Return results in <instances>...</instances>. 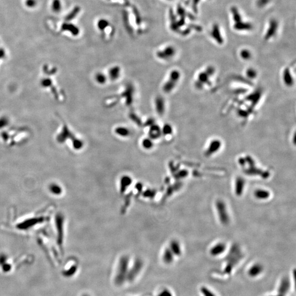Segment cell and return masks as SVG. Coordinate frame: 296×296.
I'll return each mask as SVG.
<instances>
[{
	"label": "cell",
	"mask_w": 296,
	"mask_h": 296,
	"mask_svg": "<svg viewBox=\"0 0 296 296\" xmlns=\"http://www.w3.org/2000/svg\"><path fill=\"white\" fill-rule=\"evenodd\" d=\"M181 77L180 71L178 70L171 71L169 75L168 80L165 82L162 86V91L165 93H170L178 84Z\"/></svg>",
	"instance_id": "6da1fadb"
},
{
	"label": "cell",
	"mask_w": 296,
	"mask_h": 296,
	"mask_svg": "<svg viewBox=\"0 0 296 296\" xmlns=\"http://www.w3.org/2000/svg\"><path fill=\"white\" fill-rule=\"evenodd\" d=\"M128 270V258L122 257L120 260L115 282L117 285L122 284L127 278Z\"/></svg>",
	"instance_id": "7a4b0ae2"
},
{
	"label": "cell",
	"mask_w": 296,
	"mask_h": 296,
	"mask_svg": "<svg viewBox=\"0 0 296 296\" xmlns=\"http://www.w3.org/2000/svg\"><path fill=\"white\" fill-rule=\"evenodd\" d=\"M216 206L221 222L224 224L228 223L229 222V216L225 203L223 201L219 200L217 202Z\"/></svg>",
	"instance_id": "3957f363"
},
{
	"label": "cell",
	"mask_w": 296,
	"mask_h": 296,
	"mask_svg": "<svg viewBox=\"0 0 296 296\" xmlns=\"http://www.w3.org/2000/svg\"><path fill=\"white\" fill-rule=\"evenodd\" d=\"M213 72H214V70L209 68L207 70H206L205 71L201 72L198 74L197 78L198 80L196 81V83H197L196 84H198V87L202 88L205 84H207L208 81L210 80L211 76L213 74Z\"/></svg>",
	"instance_id": "277c9868"
},
{
	"label": "cell",
	"mask_w": 296,
	"mask_h": 296,
	"mask_svg": "<svg viewBox=\"0 0 296 296\" xmlns=\"http://www.w3.org/2000/svg\"><path fill=\"white\" fill-rule=\"evenodd\" d=\"M64 218L61 214H58L55 218V224L58 234V242L62 245L63 239V228H64Z\"/></svg>",
	"instance_id": "5b68a950"
},
{
	"label": "cell",
	"mask_w": 296,
	"mask_h": 296,
	"mask_svg": "<svg viewBox=\"0 0 296 296\" xmlns=\"http://www.w3.org/2000/svg\"><path fill=\"white\" fill-rule=\"evenodd\" d=\"M175 54V50L172 47H167L164 50H159L156 53V56L158 58L164 60H168L173 58Z\"/></svg>",
	"instance_id": "8992f818"
},
{
	"label": "cell",
	"mask_w": 296,
	"mask_h": 296,
	"mask_svg": "<svg viewBox=\"0 0 296 296\" xmlns=\"http://www.w3.org/2000/svg\"><path fill=\"white\" fill-rule=\"evenodd\" d=\"M219 140L214 139L210 142L208 146H207L206 150L205 151V155L206 156H211L215 153L218 152L221 149L222 145Z\"/></svg>",
	"instance_id": "52a82bcc"
},
{
	"label": "cell",
	"mask_w": 296,
	"mask_h": 296,
	"mask_svg": "<svg viewBox=\"0 0 296 296\" xmlns=\"http://www.w3.org/2000/svg\"><path fill=\"white\" fill-rule=\"evenodd\" d=\"M43 221V218H32L28 220L23 221L18 226V228L21 230H27L31 227H34L37 223Z\"/></svg>",
	"instance_id": "ba28073f"
},
{
	"label": "cell",
	"mask_w": 296,
	"mask_h": 296,
	"mask_svg": "<svg viewBox=\"0 0 296 296\" xmlns=\"http://www.w3.org/2000/svg\"><path fill=\"white\" fill-rule=\"evenodd\" d=\"M142 266H143V263L141 262V260H137L135 262V264L132 267V269H131L128 273L127 276L128 279L131 281L135 279V278L136 277L138 274L139 273L141 270Z\"/></svg>",
	"instance_id": "9c48e42d"
},
{
	"label": "cell",
	"mask_w": 296,
	"mask_h": 296,
	"mask_svg": "<svg viewBox=\"0 0 296 296\" xmlns=\"http://www.w3.org/2000/svg\"><path fill=\"white\" fill-rule=\"evenodd\" d=\"M227 246L224 242H218L214 245L211 248L210 253L213 257H217L222 255L226 251Z\"/></svg>",
	"instance_id": "30bf717a"
},
{
	"label": "cell",
	"mask_w": 296,
	"mask_h": 296,
	"mask_svg": "<svg viewBox=\"0 0 296 296\" xmlns=\"http://www.w3.org/2000/svg\"><path fill=\"white\" fill-rule=\"evenodd\" d=\"M121 69L118 65L112 66L108 71L107 78L112 81H115L118 80L121 76Z\"/></svg>",
	"instance_id": "8fae6325"
},
{
	"label": "cell",
	"mask_w": 296,
	"mask_h": 296,
	"mask_svg": "<svg viewBox=\"0 0 296 296\" xmlns=\"http://www.w3.org/2000/svg\"><path fill=\"white\" fill-rule=\"evenodd\" d=\"M253 195L258 200H267L270 196V193L267 189L259 188L254 191Z\"/></svg>",
	"instance_id": "7c38bea8"
},
{
	"label": "cell",
	"mask_w": 296,
	"mask_h": 296,
	"mask_svg": "<svg viewBox=\"0 0 296 296\" xmlns=\"http://www.w3.org/2000/svg\"><path fill=\"white\" fill-rule=\"evenodd\" d=\"M291 283L289 279L288 278H283L280 283V286L278 289L279 294L285 296L287 293H288V292L289 291Z\"/></svg>",
	"instance_id": "4fadbf2b"
},
{
	"label": "cell",
	"mask_w": 296,
	"mask_h": 296,
	"mask_svg": "<svg viewBox=\"0 0 296 296\" xmlns=\"http://www.w3.org/2000/svg\"><path fill=\"white\" fill-rule=\"evenodd\" d=\"M165 100L161 96H157L155 99V110L159 115H162L165 111Z\"/></svg>",
	"instance_id": "5bb4252c"
},
{
	"label": "cell",
	"mask_w": 296,
	"mask_h": 296,
	"mask_svg": "<svg viewBox=\"0 0 296 296\" xmlns=\"http://www.w3.org/2000/svg\"><path fill=\"white\" fill-rule=\"evenodd\" d=\"M162 135L161 127L156 124H153L150 126L149 130V137L151 139H158Z\"/></svg>",
	"instance_id": "9a60e30c"
},
{
	"label": "cell",
	"mask_w": 296,
	"mask_h": 296,
	"mask_svg": "<svg viewBox=\"0 0 296 296\" xmlns=\"http://www.w3.org/2000/svg\"><path fill=\"white\" fill-rule=\"evenodd\" d=\"M263 271V266L260 263H255L251 266L248 271V275L252 278H255L260 275Z\"/></svg>",
	"instance_id": "2e32d148"
},
{
	"label": "cell",
	"mask_w": 296,
	"mask_h": 296,
	"mask_svg": "<svg viewBox=\"0 0 296 296\" xmlns=\"http://www.w3.org/2000/svg\"><path fill=\"white\" fill-rule=\"evenodd\" d=\"M169 248L171 250L173 255L176 256H179L182 254V248L179 241L176 240H173L170 243Z\"/></svg>",
	"instance_id": "e0dca14e"
},
{
	"label": "cell",
	"mask_w": 296,
	"mask_h": 296,
	"mask_svg": "<svg viewBox=\"0 0 296 296\" xmlns=\"http://www.w3.org/2000/svg\"><path fill=\"white\" fill-rule=\"evenodd\" d=\"M245 185V181L241 177L237 178L235 182V193L237 195H241Z\"/></svg>",
	"instance_id": "ac0fdd59"
},
{
	"label": "cell",
	"mask_w": 296,
	"mask_h": 296,
	"mask_svg": "<svg viewBox=\"0 0 296 296\" xmlns=\"http://www.w3.org/2000/svg\"><path fill=\"white\" fill-rule=\"evenodd\" d=\"M115 133L119 137L126 138L129 137L131 134V131L127 127L118 126L115 129Z\"/></svg>",
	"instance_id": "d6986e66"
},
{
	"label": "cell",
	"mask_w": 296,
	"mask_h": 296,
	"mask_svg": "<svg viewBox=\"0 0 296 296\" xmlns=\"http://www.w3.org/2000/svg\"><path fill=\"white\" fill-rule=\"evenodd\" d=\"M174 256V255H173V253L172 252V251L169 248H166L162 255L163 260L166 264H171L173 261Z\"/></svg>",
	"instance_id": "ffe728a7"
},
{
	"label": "cell",
	"mask_w": 296,
	"mask_h": 296,
	"mask_svg": "<svg viewBox=\"0 0 296 296\" xmlns=\"http://www.w3.org/2000/svg\"><path fill=\"white\" fill-rule=\"evenodd\" d=\"M94 80L98 84L103 85L105 84L108 80L107 76L102 72H98L94 76Z\"/></svg>",
	"instance_id": "44dd1931"
},
{
	"label": "cell",
	"mask_w": 296,
	"mask_h": 296,
	"mask_svg": "<svg viewBox=\"0 0 296 296\" xmlns=\"http://www.w3.org/2000/svg\"><path fill=\"white\" fill-rule=\"evenodd\" d=\"M49 191L55 195H60L63 192L62 187L57 183H51L48 187Z\"/></svg>",
	"instance_id": "7402d4cb"
},
{
	"label": "cell",
	"mask_w": 296,
	"mask_h": 296,
	"mask_svg": "<svg viewBox=\"0 0 296 296\" xmlns=\"http://www.w3.org/2000/svg\"><path fill=\"white\" fill-rule=\"evenodd\" d=\"M132 183V179L128 176H124L121 178L120 181V189L121 191H125L127 187H129Z\"/></svg>",
	"instance_id": "603a6c76"
},
{
	"label": "cell",
	"mask_w": 296,
	"mask_h": 296,
	"mask_svg": "<svg viewBox=\"0 0 296 296\" xmlns=\"http://www.w3.org/2000/svg\"><path fill=\"white\" fill-rule=\"evenodd\" d=\"M154 140L151 139L150 137H146L144 138L141 141L142 147L146 150H150L154 146Z\"/></svg>",
	"instance_id": "cb8c5ba5"
},
{
	"label": "cell",
	"mask_w": 296,
	"mask_h": 296,
	"mask_svg": "<svg viewBox=\"0 0 296 296\" xmlns=\"http://www.w3.org/2000/svg\"><path fill=\"white\" fill-rule=\"evenodd\" d=\"M284 82L287 86H291L293 84V79L292 77H291V73L289 72V69H285L284 73Z\"/></svg>",
	"instance_id": "d4e9b609"
},
{
	"label": "cell",
	"mask_w": 296,
	"mask_h": 296,
	"mask_svg": "<svg viewBox=\"0 0 296 296\" xmlns=\"http://www.w3.org/2000/svg\"><path fill=\"white\" fill-rule=\"evenodd\" d=\"M173 129L172 126L169 123H166L161 128L162 134L165 136H169L173 133Z\"/></svg>",
	"instance_id": "484cf974"
},
{
	"label": "cell",
	"mask_w": 296,
	"mask_h": 296,
	"mask_svg": "<svg viewBox=\"0 0 296 296\" xmlns=\"http://www.w3.org/2000/svg\"><path fill=\"white\" fill-rule=\"evenodd\" d=\"M201 292L203 296H216L214 293H213L210 289H207V287H201Z\"/></svg>",
	"instance_id": "4316f807"
},
{
	"label": "cell",
	"mask_w": 296,
	"mask_h": 296,
	"mask_svg": "<svg viewBox=\"0 0 296 296\" xmlns=\"http://www.w3.org/2000/svg\"><path fill=\"white\" fill-rule=\"evenodd\" d=\"M246 74H247V75L248 76V78H251V79H254L257 76L256 71L253 70V69H249V70H248L247 71Z\"/></svg>",
	"instance_id": "83f0119b"
},
{
	"label": "cell",
	"mask_w": 296,
	"mask_h": 296,
	"mask_svg": "<svg viewBox=\"0 0 296 296\" xmlns=\"http://www.w3.org/2000/svg\"><path fill=\"white\" fill-rule=\"evenodd\" d=\"M158 296H173V294L169 290L165 289L161 292Z\"/></svg>",
	"instance_id": "f1b7e54d"
},
{
	"label": "cell",
	"mask_w": 296,
	"mask_h": 296,
	"mask_svg": "<svg viewBox=\"0 0 296 296\" xmlns=\"http://www.w3.org/2000/svg\"><path fill=\"white\" fill-rule=\"evenodd\" d=\"M250 53L247 52H246V51H243L241 53V55L242 57L244 58V59H248L249 57H250Z\"/></svg>",
	"instance_id": "f546056e"
},
{
	"label": "cell",
	"mask_w": 296,
	"mask_h": 296,
	"mask_svg": "<svg viewBox=\"0 0 296 296\" xmlns=\"http://www.w3.org/2000/svg\"><path fill=\"white\" fill-rule=\"evenodd\" d=\"M283 296V295H281V294H278V295H276V296Z\"/></svg>",
	"instance_id": "4dcf8cb0"
},
{
	"label": "cell",
	"mask_w": 296,
	"mask_h": 296,
	"mask_svg": "<svg viewBox=\"0 0 296 296\" xmlns=\"http://www.w3.org/2000/svg\"><path fill=\"white\" fill-rule=\"evenodd\" d=\"M84 296H87V295H84Z\"/></svg>",
	"instance_id": "1f68e13d"
}]
</instances>
